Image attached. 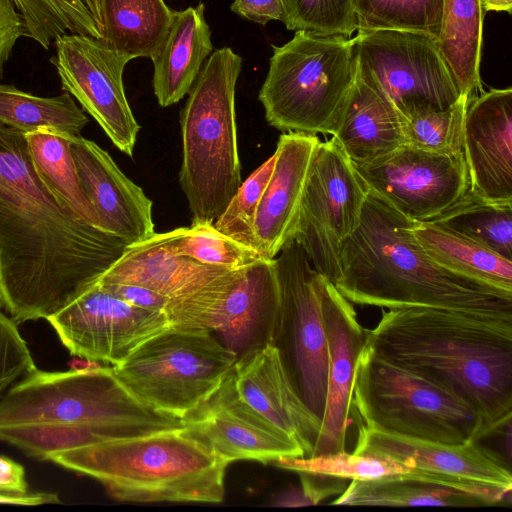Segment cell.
I'll return each mask as SVG.
<instances>
[{
	"instance_id": "50",
	"label": "cell",
	"mask_w": 512,
	"mask_h": 512,
	"mask_svg": "<svg viewBox=\"0 0 512 512\" xmlns=\"http://www.w3.org/2000/svg\"><path fill=\"white\" fill-rule=\"evenodd\" d=\"M12 503V497L6 494H0V504H11Z\"/></svg>"
},
{
	"instance_id": "17",
	"label": "cell",
	"mask_w": 512,
	"mask_h": 512,
	"mask_svg": "<svg viewBox=\"0 0 512 512\" xmlns=\"http://www.w3.org/2000/svg\"><path fill=\"white\" fill-rule=\"evenodd\" d=\"M182 421L229 464L237 460L267 464L304 456L297 441L239 396L231 369L216 390Z\"/></svg>"
},
{
	"instance_id": "35",
	"label": "cell",
	"mask_w": 512,
	"mask_h": 512,
	"mask_svg": "<svg viewBox=\"0 0 512 512\" xmlns=\"http://www.w3.org/2000/svg\"><path fill=\"white\" fill-rule=\"evenodd\" d=\"M357 31L395 30L437 39L443 0H353Z\"/></svg>"
},
{
	"instance_id": "37",
	"label": "cell",
	"mask_w": 512,
	"mask_h": 512,
	"mask_svg": "<svg viewBox=\"0 0 512 512\" xmlns=\"http://www.w3.org/2000/svg\"><path fill=\"white\" fill-rule=\"evenodd\" d=\"M468 99L461 96L447 109H426L403 117L404 144L434 153L462 151Z\"/></svg>"
},
{
	"instance_id": "12",
	"label": "cell",
	"mask_w": 512,
	"mask_h": 512,
	"mask_svg": "<svg viewBox=\"0 0 512 512\" xmlns=\"http://www.w3.org/2000/svg\"><path fill=\"white\" fill-rule=\"evenodd\" d=\"M353 41L357 75L402 116L447 109L461 97L434 38L375 30L357 31Z\"/></svg>"
},
{
	"instance_id": "36",
	"label": "cell",
	"mask_w": 512,
	"mask_h": 512,
	"mask_svg": "<svg viewBox=\"0 0 512 512\" xmlns=\"http://www.w3.org/2000/svg\"><path fill=\"white\" fill-rule=\"evenodd\" d=\"M28 31V38L48 50L66 34L101 39L98 24L82 0H12Z\"/></svg>"
},
{
	"instance_id": "10",
	"label": "cell",
	"mask_w": 512,
	"mask_h": 512,
	"mask_svg": "<svg viewBox=\"0 0 512 512\" xmlns=\"http://www.w3.org/2000/svg\"><path fill=\"white\" fill-rule=\"evenodd\" d=\"M280 315L274 345L308 410L322 423L327 399L329 353L321 308L323 276L294 240L275 257Z\"/></svg>"
},
{
	"instance_id": "19",
	"label": "cell",
	"mask_w": 512,
	"mask_h": 512,
	"mask_svg": "<svg viewBox=\"0 0 512 512\" xmlns=\"http://www.w3.org/2000/svg\"><path fill=\"white\" fill-rule=\"evenodd\" d=\"M462 152L469 192L512 204V88L481 91L467 101Z\"/></svg>"
},
{
	"instance_id": "14",
	"label": "cell",
	"mask_w": 512,
	"mask_h": 512,
	"mask_svg": "<svg viewBox=\"0 0 512 512\" xmlns=\"http://www.w3.org/2000/svg\"><path fill=\"white\" fill-rule=\"evenodd\" d=\"M355 168L369 191L417 222L436 219L469 190L462 151L434 153L403 144Z\"/></svg>"
},
{
	"instance_id": "4",
	"label": "cell",
	"mask_w": 512,
	"mask_h": 512,
	"mask_svg": "<svg viewBox=\"0 0 512 512\" xmlns=\"http://www.w3.org/2000/svg\"><path fill=\"white\" fill-rule=\"evenodd\" d=\"M134 503H220L229 463L187 427L52 452L47 459Z\"/></svg>"
},
{
	"instance_id": "45",
	"label": "cell",
	"mask_w": 512,
	"mask_h": 512,
	"mask_svg": "<svg viewBox=\"0 0 512 512\" xmlns=\"http://www.w3.org/2000/svg\"><path fill=\"white\" fill-rule=\"evenodd\" d=\"M231 10L252 22L265 25L271 20H284V0H234Z\"/></svg>"
},
{
	"instance_id": "25",
	"label": "cell",
	"mask_w": 512,
	"mask_h": 512,
	"mask_svg": "<svg viewBox=\"0 0 512 512\" xmlns=\"http://www.w3.org/2000/svg\"><path fill=\"white\" fill-rule=\"evenodd\" d=\"M493 486L412 468L405 474L351 480L331 505L484 507L502 504Z\"/></svg>"
},
{
	"instance_id": "49",
	"label": "cell",
	"mask_w": 512,
	"mask_h": 512,
	"mask_svg": "<svg viewBox=\"0 0 512 512\" xmlns=\"http://www.w3.org/2000/svg\"><path fill=\"white\" fill-rule=\"evenodd\" d=\"M86 5L96 23L98 24L101 31V20H100V10H99V0H82Z\"/></svg>"
},
{
	"instance_id": "13",
	"label": "cell",
	"mask_w": 512,
	"mask_h": 512,
	"mask_svg": "<svg viewBox=\"0 0 512 512\" xmlns=\"http://www.w3.org/2000/svg\"><path fill=\"white\" fill-rule=\"evenodd\" d=\"M54 45L51 62L62 90L80 103L121 152L131 157L140 126L126 98L123 72L133 58L82 34L66 33Z\"/></svg>"
},
{
	"instance_id": "51",
	"label": "cell",
	"mask_w": 512,
	"mask_h": 512,
	"mask_svg": "<svg viewBox=\"0 0 512 512\" xmlns=\"http://www.w3.org/2000/svg\"><path fill=\"white\" fill-rule=\"evenodd\" d=\"M0 494H4V493H2V492L0 491ZM8 495H9V494H8Z\"/></svg>"
},
{
	"instance_id": "32",
	"label": "cell",
	"mask_w": 512,
	"mask_h": 512,
	"mask_svg": "<svg viewBox=\"0 0 512 512\" xmlns=\"http://www.w3.org/2000/svg\"><path fill=\"white\" fill-rule=\"evenodd\" d=\"M88 123L83 109L65 92L41 97L0 83V124L29 133L52 130L65 136L80 135Z\"/></svg>"
},
{
	"instance_id": "24",
	"label": "cell",
	"mask_w": 512,
	"mask_h": 512,
	"mask_svg": "<svg viewBox=\"0 0 512 512\" xmlns=\"http://www.w3.org/2000/svg\"><path fill=\"white\" fill-rule=\"evenodd\" d=\"M320 139L301 132H284L274 152V165L260 199L254 222L257 250L275 258L291 241L304 185Z\"/></svg>"
},
{
	"instance_id": "21",
	"label": "cell",
	"mask_w": 512,
	"mask_h": 512,
	"mask_svg": "<svg viewBox=\"0 0 512 512\" xmlns=\"http://www.w3.org/2000/svg\"><path fill=\"white\" fill-rule=\"evenodd\" d=\"M280 315L275 258L232 269L212 333L237 359L274 345Z\"/></svg>"
},
{
	"instance_id": "34",
	"label": "cell",
	"mask_w": 512,
	"mask_h": 512,
	"mask_svg": "<svg viewBox=\"0 0 512 512\" xmlns=\"http://www.w3.org/2000/svg\"><path fill=\"white\" fill-rule=\"evenodd\" d=\"M159 235L170 252L202 264L236 269L266 258L255 249L221 233L214 224H191L190 227Z\"/></svg>"
},
{
	"instance_id": "43",
	"label": "cell",
	"mask_w": 512,
	"mask_h": 512,
	"mask_svg": "<svg viewBox=\"0 0 512 512\" xmlns=\"http://www.w3.org/2000/svg\"><path fill=\"white\" fill-rule=\"evenodd\" d=\"M28 38L26 24L12 0H0V78L17 42Z\"/></svg>"
},
{
	"instance_id": "16",
	"label": "cell",
	"mask_w": 512,
	"mask_h": 512,
	"mask_svg": "<svg viewBox=\"0 0 512 512\" xmlns=\"http://www.w3.org/2000/svg\"><path fill=\"white\" fill-rule=\"evenodd\" d=\"M229 270L175 255L164 247L159 233H154L129 245L98 281L148 288L167 299L166 316L172 327L212 332L210 288Z\"/></svg>"
},
{
	"instance_id": "47",
	"label": "cell",
	"mask_w": 512,
	"mask_h": 512,
	"mask_svg": "<svg viewBox=\"0 0 512 512\" xmlns=\"http://www.w3.org/2000/svg\"><path fill=\"white\" fill-rule=\"evenodd\" d=\"M484 10L487 11H505L508 14L512 12V0H482Z\"/></svg>"
},
{
	"instance_id": "31",
	"label": "cell",
	"mask_w": 512,
	"mask_h": 512,
	"mask_svg": "<svg viewBox=\"0 0 512 512\" xmlns=\"http://www.w3.org/2000/svg\"><path fill=\"white\" fill-rule=\"evenodd\" d=\"M24 135L36 171L49 191L75 216L99 228L97 215L81 187L68 135L47 129Z\"/></svg>"
},
{
	"instance_id": "11",
	"label": "cell",
	"mask_w": 512,
	"mask_h": 512,
	"mask_svg": "<svg viewBox=\"0 0 512 512\" xmlns=\"http://www.w3.org/2000/svg\"><path fill=\"white\" fill-rule=\"evenodd\" d=\"M367 194L366 185L336 139L319 141L291 240L332 283L340 276L342 244L357 228Z\"/></svg>"
},
{
	"instance_id": "1",
	"label": "cell",
	"mask_w": 512,
	"mask_h": 512,
	"mask_svg": "<svg viewBox=\"0 0 512 512\" xmlns=\"http://www.w3.org/2000/svg\"><path fill=\"white\" fill-rule=\"evenodd\" d=\"M128 246L63 207L24 133L0 124V306L17 324L58 313Z\"/></svg>"
},
{
	"instance_id": "27",
	"label": "cell",
	"mask_w": 512,
	"mask_h": 512,
	"mask_svg": "<svg viewBox=\"0 0 512 512\" xmlns=\"http://www.w3.org/2000/svg\"><path fill=\"white\" fill-rule=\"evenodd\" d=\"M333 137L355 166L368 164L404 144L403 117L356 72Z\"/></svg>"
},
{
	"instance_id": "18",
	"label": "cell",
	"mask_w": 512,
	"mask_h": 512,
	"mask_svg": "<svg viewBox=\"0 0 512 512\" xmlns=\"http://www.w3.org/2000/svg\"><path fill=\"white\" fill-rule=\"evenodd\" d=\"M321 308L329 353L325 414L312 456L344 451L354 420L355 369L366 344V329L358 322L351 303L325 276L321 283Z\"/></svg>"
},
{
	"instance_id": "8",
	"label": "cell",
	"mask_w": 512,
	"mask_h": 512,
	"mask_svg": "<svg viewBox=\"0 0 512 512\" xmlns=\"http://www.w3.org/2000/svg\"><path fill=\"white\" fill-rule=\"evenodd\" d=\"M353 405L357 425L397 435L463 444L492 434L462 399L366 344L355 369Z\"/></svg>"
},
{
	"instance_id": "20",
	"label": "cell",
	"mask_w": 512,
	"mask_h": 512,
	"mask_svg": "<svg viewBox=\"0 0 512 512\" xmlns=\"http://www.w3.org/2000/svg\"><path fill=\"white\" fill-rule=\"evenodd\" d=\"M81 187L91 203L99 228L128 245L151 237L152 201L130 180L112 157L81 135L67 136Z\"/></svg>"
},
{
	"instance_id": "23",
	"label": "cell",
	"mask_w": 512,
	"mask_h": 512,
	"mask_svg": "<svg viewBox=\"0 0 512 512\" xmlns=\"http://www.w3.org/2000/svg\"><path fill=\"white\" fill-rule=\"evenodd\" d=\"M239 396L312 456L321 424L296 393L275 345H266L239 358L231 368Z\"/></svg>"
},
{
	"instance_id": "42",
	"label": "cell",
	"mask_w": 512,
	"mask_h": 512,
	"mask_svg": "<svg viewBox=\"0 0 512 512\" xmlns=\"http://www.w3.org/2000/svg\"><path fill=\"white\" fill-rule=\"evenodd\" d=\"M301 485L281 494L275 505L298 507L317 505L329 496L341 494L347 487L345 479L326 475L299 473Z\"/></svg>"
},
{
	"instance_id": "29",
	"label": "cell",
	"mask_w": 512,
	"mask_h": 512,
	"mask_svg": "<svg viewBox=\"0 0 512 512\" xmlns=\"http://www.w3.org/2000/svg\"><path fill=\"white\" fill-rule=\"evenodd\" d=\"M485 12L482 0H443L436 45L460 96L468 100L482 91L480 63Z\"/></svg>"
},
{
	"instance_id": "46",
	"label": "cell",
	"mask_w": 512,
	"mask_h": 512,
	"mask_svg": "<svg viewBox=\"0 0 512 512\" xmlns=\"http://www.w3.org/2000/svg\"><path fill=\"white\" fill-rule=\"evenodd\" d=\"M0 491L9 495L30 493L23 466L5 456H0Z\"/></svg>"
},
{
	"instance_id": "3",
	"label": "cell",
	"mask_w": 512,
	"mask_h": 512,
	"mask_svg": "<svg viewBox=\"0 0 512 512\" xmlns=\"http://www.w3.org/2000/svg\"><path fill=\"white\" fill-rule=\"evenodd\" d=\"M413 224L368 190L360 222L342 244L340 276L333 283L349 302L512 315V294L436 264L415 237Z\"/></svg>"
},
{
	"instance_id": "41",
	"label": "cell",
	"mask_w": 512,
	"mask_h": 512,
	"mask_svg": "<svg viewBox=\"0 0 512 512\" xmlns=\"http://www.w3.org/2000/svg\"><path fill=\"white\" fill-rule=\"evenodd\" d=\"M36 368L17 323L0 306V396L20 376Z\"/></svg>"
},
{
	"instance_id": "7",
	"label": "cell",
	"mask_w": 512,
	"mask_h": 512,
	"mask_svg": "<svg viewBox=\"0 0 512 512\" xmlns=\"http://www.w3.org/2000/svg\"><path fill=\"white\" fill-rule=\"evenodd\" d=\"M26 424L92 425L115 438L185 427L142 404L108 366L26 374L0 398V427Z\"/></svg>"
},
{
	"instance_id": "15",
	"label": "cell",
	"mask_w": 512,
	"mask_h": 512,
	"mask_svg": "<svg viewBox=\"0 0 512 512\" xmlns=\"http://www.w3.org/2000/svg\"><path fill=\"white\" fill-rule=\"evenodd\" d=\"M47 321L71 355L112 366L172 326L164 313L122 300L98 280Z\"/></svg>"
},
{
	"instance_id": "5",
	"label": "cell",
	"mask_w": 512,
	"mask_h": 512,
	"mask_svg": "<svg viewBox=\"0 0 512 512\" xmlns=\"http://www.w3.org/2000/svg\"><path fill=\"white\" fill-rule=\"evenodd\" d=\"M242 61L230 47L213 51L181 111L179 183L191 224H213L242 183L235 108Z\"/></svg>"
},
{
	"instance_id": "6",
	"label": "cell",
	"mask_w": 512,
	"mask_h": 512,
	"mask_svg": "<svg viewBox=\"0 0 512 512\" xmlns=\"http://www.w3.org/2000/svg\"><path fill=\"white\" fill-rule=\"evenodd\" d=\"M272 48L258 94L267 123L283 132L333 136L356 79L353 38L297 30Z\"/></svg>"
},
{
	"instance_id": "39",
	"label": "cell",
	"mask_w": 512,
	"mask_h": 512,
	"mask_svg": "<svg viewBox=\"0 0 512 512\" xmlns=\"http://www.w3.org/2000/svg\"><path fill=\"white\" fill-rule=\"evenodd\" d=\"M288 30L350 38L357 31L353 0H284Z\"/></svg>"
},
{
	"instance_id": "38",
	"label": "cell",
	"mask_w": 512,
	"mask_h": 512,
	"mask_svg": "<svg viewBox=\"0 0 512 512\" xmlns=\"http://www.w3.org/2000/svg\"><path fill=\"white\" fill-rule=\"evenodd\" d=\"M272 463L297 473L326 475L345 480H373L405 474L412 470L387 457L348 453L346 450L317 456L283 458Z\"/></svg>"
},
{
	"instance_id": "22",
	"label": "cell",
	"mask_w": 512,
	"mask_h": 512,
	"mask_svg": "<svg viewBox=\"0 0 512 512\" xmlns=\"http://www.w3.org/2000/svg\"><path fill=\"white\" fill-rule=\"evenodd\" d=\"M478 442L446 444L360 424L354 453L387 457L409 468L456 476L511 491L510 467L500 456Z\"/></svg>"
},
{
	"instance_id": "30",
	"label": "cell",
	"mask_w": 512,
	"mask_h": 512,
	"mask_svg": "<svg viewBox=\"0 0 512 512\" xmlns=\"http://www.w3.org/2000/svg\"><path fill=\"white\" fill-rule=\"evenodd\" d=\"M99 10L100 40L133 59L159 50L174 13L164 0H99Z\"/></svg>"
},
{
	"instance_id": "40",
	"label": "cell",
	"mask_w": 512,
	"mask_h": 512,
	"mask_svg": "<svg viewBox=\"0 0 512 512\" xmlns=\"http://www.w3.org/2000/svg\"><path fill=\"white\" fill-rule=\"evenodd\" d=\"M274 154L241 183L214 227L226 236L257 250L254 222L257 208L272 173ZM259 252V251H258Z\"/></svg>"
},
{
	"instance_id": "28",
	"label": "cell",
	"mask_w": 512,
	"mask_h": 512,
	"mask_svg": "<svg viewBox=\"0 0 512 512\" xmlns=\"http://www.w3.org/2000/svg\"><path fill=\"white\" fill-rule=\"evenodd\" d=\"M413 232L425 253L439 266L512 294V260L431 221H414Z\"/></svg>"
},
{
	"instance_id": "44",
	"label": "cell",
	"mask_w": 512,
	"mask_h": 512,
	"mask_svg": "<svg viewBox=\"0 0 512 512\" xmlns=\"http://www.w3.org/2000/svg\"><path fill=\"white\" fill-rule=\"evenodd\" d=\"M99 283L110 293L132 305L159 311L166 315L167 299L148 288L125 283Z\"/></svg>"
},
{
	"instance_id": "33",
	"label": "cell",
	"mask_w": 512,
	"mask_h": 512,
	"mask_svg": "<svg viewBox=\"0 0 512 512\" xmlns=\"http://www.w3.org/2000/svg\"><path fill=\"white\" fill-rule=\"evenodd\" d=\"M512 260V204L492 203L469 191L432 220Z\"/></svg>"
},
{
	"instance_id": "2",
	"label": "cell",
	"mask_w": 512,
	"mask_h": 512,
	"mask_svg": "<svg viewBox=\"0 0 512 512\" xmlns=\"http://www.w3.org/2000/svg\"><path fill=\"white\" fill-rule=\"evenodd\" d=\"M366 333L376 354L462 399L492 433L511 423L512 315L396 308Z\"/></svg>"
},
{
	"instance_id": "48",
	"label": "cell",
	"mask_w": 512,
	"mask_h": 512,
	"mask_svg": "<svg viewBox=\"0 0 512 512\" xmlns=\"http://www.w3.org/2000/svg\"><path fill=\"white\" fill-rule=\"evenodd\" d=\"M70 366L73 370L78 371H87V370H93L96 368H99L101 365L98 364V362L90 361V360H73L70 363Z\"/></svg>"
},
{
	"instance_id": "9",
	"label": "cell",
	"mask_w": 512,
	"mask_h": 512,
	"mask_svg": "<svg viewBox=\"0 0 512 512\" xmlns=\"http://www.w3.org/2000/svg\"><path fill=\"white\" fill-rule=\"evenodd\" d=\"M236 360L212 332L171 326L111 367L146 407L183 419L216 390Z\"/></svg>"
},
{
	"instance_id": "26",
	"label": "cell",
	"mask_w": 512,
	"mask_h": 512,
	"mask_svg": "<svg viewBox=\"0 0 512 512\" xmlns=\"http://www.w3.org/2000/svg\"><path fill=\"white\" fill-rule=\"evenodd\" d=\"M212 52L204 3L174 11L168 33L151 57L154 67L152 85L158 104L168 107L188 94Z\"/></svg>"
}]
</instances>
